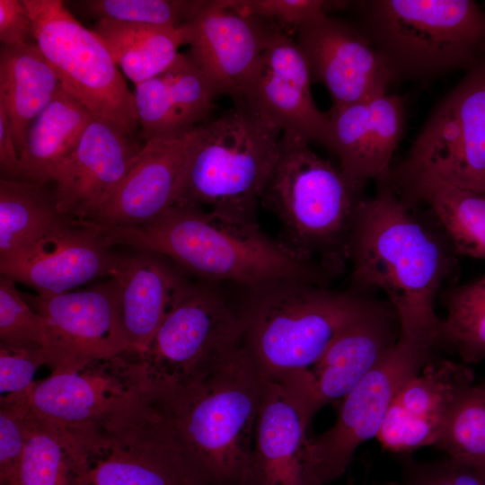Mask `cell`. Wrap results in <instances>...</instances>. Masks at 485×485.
<instances>
[{
  "instance_id": "cell-1",
  "label": "cell",
  "mask_w": 485,
  "mask_h": 485,
  "mask_svg": "<svg viewBox=\"0 0 485 485\" xmlns=\"http://www.w3.org/2000/svg\"><path fill=\"white\" fill-rule=\"evenodd\" d=\"M98 229L109 248L124 245L165 256L208 283L251 289L294 280L327 287L330 278L267 236L256 218L174 205L144 225Z\"/></svg>"
},
{
  "instance_id": "cell-2",
  "label": "cell",
  "mask_w": 485,
  "mask_h": 485,
  "mask_svg": "<svg viewBox=\"0 0 485 485\" xmlns=\"http://www.w3.org/2000/svg\"><path fill=\"white\" fill-rule=\"evenodd\" d=\"M358 209L348 243L353 283L388 297L400 331L441 347L435 300L456 260L388 182Z\"/></svg>"
},
{
  "instance_id": "cell-3",
  "label": "cell",
  "mask_w": 485,
  "mask_h": 485,
  "mask_svg": "<svg viewBox=\"0 0 485 485\" xmlns=\"http://www.w3.org/2000/svg\"><path fill=\"white\" fill-rule=\"evenodd\" d=\"M265 379L241 342L197 384L147 390L198 485H247Z\"/></svg>"
},
{
  "instance_id": "cell-4",
  "label": "cell",
  "mask_w": 485,
  "mask_h": 485,
  "mask_svg": "<svg viewBox=\"0 0 485 485\" xmlns=\"http://www.w3.org/2000/svg\"><path fill=\"white\" fill-rule=\"evenodd\" d=\"M310 143L282 136L279 155L260 201L279 219L280 242L301 260L336 277L348 262V243L363 183L320 157Z\"/></svg>"
},
{
  "instance_id": "cell-5",
  "label": "cell",
  "mask_w": 485,
  "mask_h": 485,
  "mask_svg": "<svg viewBox=\"0 0 485 485\" xmlns=\"http://www.w3.org/2000/svg\"><path fill=\"white\" fill-rule=\"evenodd\" d=\"M244 291L242 343L261 375L275 381L312 366L376 302L356 291L294 280Z\"/></svg>"
},
{
  "instance_id": "cell-6",
  "label": "cell",
  "mask_w": 485,
  "mask_h": 485,
  "mask_svg": "<svg viewBox=\"0 0 485 485\" xmlns=\"http://www.w3.org/2000/svg\"><path fill=\"white\" fill-rule=\"evenodd\" d=\"M357 6V28L395 79L471 69L485 59V12L474 1L373 0Z\"/></svg>"
},
{
  "instance_id": "cell-7",
  "label": "cell",
  "mask_w": 485,
  "mask_h": 485,
  "mask_svg": "<svg viewBox=\"0 0 485 485\" xmlns=\"http://www.w3.org/2000/svg\"><path fill=\"white\" fill-rule=\"evenodd\" d=\"M282 132L244 103L200 126L174 205L256 218L277 163Z\"/></svg>"
},
{
  "instance_id": "cell-8",
  "label": "cell",
  "mask_w": 485,
  "mask_h": 485,
  "mask_svg": "<svg viewBox=\"0 0 485 485\" xmlns=\"http://www.w3.org/2000/svg\"><path fill=\"white\" fill-rule=\"evenodd\" d=\"M239 302L218 284H188L142 356L147 389L168 392L206 379L242 342Z\"/></svg>"
},
{
  "instance_id": "cell-9",
  "label": "cell",
  "mask_w": 485,
  "mask_h": 485,
  "mask_svg": "<svg viewBox=\"0 0 485 485\" xmlns=\"http://www.w3.org/2000/svg\"><path fill=\"white\" fill-rule=\"evenodd\" d=\"M36 44L64 89L93 117L107 119L135 137L139 128L134 93L110 51L61 0H22Z\"/></svg>"
},
{
  "instance_id": "cell-10",
  "label": "cell",
  "mask_w": 485,
  "mask_h": 485,
  "mask_svg": "<svg viewBox=\"0 0 485 485\" xmlns=\"http://www.w3.org/2000/svg\"><path fill=\"white\" fill-rule=\"evenodd\" d=\"M146 390L142 357L128 350L57 366L48 377L35 381L25 393L37 418L83 436L128 414Z\"/></svg>"
},
{
  "instance_id": "cell-11",
  "label": "cell",
  "mask_w": 485,
  "mask_h": 485,
  "mask_svg": "<svg viewBox=\"0 0 485 485\" xmlns=\"http://www.w3.org/2000/svg\"><path fill=\"white\" fill-rule=\"evenodd\" d=\"M438 348L400 332L394 346L343 398L334 425L308 438L304 485H328L346 472L356 449L376 437L400 388L436 357Z\"/></svg>"
},
{
  "instance_id": "cell-12",
  "label": "cell",
  "mask_w": 485,
  "mask_h": 485,
  "mask_svg": "<svg viewBox=\"0 0 485 485\" xmlns=\"http://www.w3.org/2000/svg\"><path fill=\"white\" fill-rule=\"evenodd\" d=\"M419 178L485 194V59L436 106L388 181Z\"/></svg>"
},
{
  "instance_id": "cell-13",
  "label": "cell",
  "mask_w": 485,
  "mask_h": 485,
  "mask_svg": "<svg viewBox=\"0 0 485 485\" xmlns=\"http://www.w3.org/2000/svg\"><path fill=\"white\" fill-rule=\"evenodd\" d=\"M83 485H198L166 419L149 398L113 424L75 436Z\"/></svg>"
},
{
  "instance_id": "cell-14",
  "label": "cell",
  "mask_w": 485,
  "mask_h": 485,
  "mask_svg": "<svg viewBox=\"0 0 485 485\" xmlns=\"http://www.w3.org/2000/svg\"><path fill=\"white\" fill-rule=\"evenodd\" d=\"M22 295L46 321L49 338L48 366L51 370L131 350L115 277L63 294Z\"/></svg>"
},
{
  "instance_id": "cell-15",
  "label": "cell",
  "mask_w": 485,
  "mask_h": 485,
  "mask_svg": "<svg viewBox=\"0 0 485 485\" xmlns=\"http://www.w3.org/2000/svg\"><path fill=\"white\" fill-rule=\"evenodd\" d=\"M275 25L235 8L232 0L200 1L181 26L189 55L213 91L240 101L250 85Z\"/></svg>"
},
{
  "instance_id": "cell-16",
  "label": "cell",
  "mask_w": 485,
  "mask_h": 485,
  "mask_svg": "<svg viewBox=\"0 0 485 485\" xmlns=\"http://www.w3.org/2000/svg\"><path fill=\"white\" fill-rule=\"evenodd\" d=\"M295 33L312 80L326 87L332 108L385 94L395 80L373 43L341 19L322 13L302 22Z\"/></svg>"
},
{
  "instance_id": "cell-17",
  "label": "cell",
  "mask_w": 485,
  "mask_h": 485,
  "mask_svg": "<svg viewBox=\"0 0 485 485\" xmlns=\"http://www.w3.org/2000/svg\"><path fill=\"white\" fill-rule=\"evenodd\" d=\"M400 323L390 303L378 301L343 330L309 368L280 380L310 413L343 399L397 342Z\"/></svg>"
},
{
  "instance_id": "cell-18",
  "label": "cell",
  "mask_w": 485,
  "mask_h": 485,
  "mask_svg": "<svg viewBox=\"0 0 485 485\" xmlns=\"http://www.w3.org/2000/svg\"><path fill=\"white\" fill-rule=\"evenodd\" d=\"M307 61L295 40L275 26L243 101L278 127L282 136L317 142L329 140V118L316 106Z\"/></svg>"
},
{
  "instance_id": "cell-19",
  "label": "cell",
  "mask_w": 485,
  "mask_h": 485,
  "mask_svg": "<svg viewBox=\"0 0 485 485\" xmlns=\"http://www.w3.org/2000/svg\"><path fill=\"white\" fill-rule=\"evenodd\" d=\"M142 146L116 124L94 117L53 181L59 212L76 222L93 219L123 182Z\"/></svg>"
},
{
  "instance_id": "cell-20",
  "label": "cell",
  "mask_w": 485,
  "mask_h": 485,
  "mask_svg": "<svg viewBox=\"0 0 485 485\" xmlns=\"http://www.w3.org/2000/svg\"><path fill=\"white\" fill-rule=\"evenodd\" d=\"M473 382L468 365L436 357L400 388L376 438L395 454L436 445Z\"/></svg>"
},
{
  "instance_id": "cell-21",
  "label": "cell",
  "mask_w": 485,
  "mask_h": 485,
  "mask_svg": "<svg viewBox=\"0 0 485 485\" xmlns=\"http://www.w3.org/2000/svg\"><path fill=\"white\" fill-rule=\"evenodd\" d=\"M123 257L113 253L100 232L68 220L33 247L0 259V272L40 295H57L116 275Z\"/></svg>"
},
{
  "instance_id": "cell-22",
  "label": "cell",
  "mask_w": 485,
  "mask_h": 485,
  "mask_svg": "<svg viewBox=\"0 0 485 485\" xmlns=\"http://www.w3.org/2000/svg\"><path fill=\"white\" fill-rule=\"evenodd\" d=\"M200 126L179 136L152 138L107 205L87 223L99 228L146 224L174 206Z\"/></svg>"
},
{
  "instance_id": "cell-23",
  "label": "cell",
  "mask_w": 485,
  "mask_h": 485,
  "mask_svg": "<svg viewBox=\"0 0 485 485\" xmlns=\"http://www.w3.org/2000/svg\"><path fill=\"white\" fill-rule=\"evenodd\" d=\"M327 148L353 180L381 183L390 179L392 158L404 132L405 106L398 95L382 94L332 108Z\"/></svg>"
},
{
  "instance_id": "cell-24",
  "label": "cell",
  "mask_w": 485,
  "mask_h": 485,
  "mask_svg": "<svg viewBox=\"0 0 485 485\" xmlns=\"http://www.w3.org/2000/svg\"><path fill=\"white\" fill-rule=\"evenodd\" d=\"M312 419L288 385L265 379L247 485H304V450Z\"/></svg>"
},
{
  "instance_id": "cell-25",
  "label": "cell",
  "mask_w": 485,
  "mask_h": 485,
  "mask_svg": "<svg viewBox=\"0 0 485 485\" xmlns=\"http://www.w3.org/2000/svg\"><path fill=\"white\" fill-rule=\"evenodd\" d=\"M114 277L119 286L122 322L128 344L132 351L142 357L189 283L161 255L146 251L123 257Z\"/></svg>"
},
{
  "instance_id": "cell-26",
  "label": "cell",
  "mask_w": 485,
  "mask_h": 485,
  "mask_svg": "<svg viewBox=\"0 0 485 485\" xmlns=\"http://www.w3.org/2000/svg\"><path fill=\"white\" fill-rule=\"evenodd\" d=\"M93 118L61 85L51 102L30 125L13 180L41 185L53 182Z\"/></svg>"
},
{
  "instance_id": "cell-27",
  "label": "cell",
  "mask_w": 485,
  "mask_h": 485,
  "mask_svg": "<svg viewBox=\"0 0 485 485\" xmlns=\"http://www.w3.org/2000/svg\"><path fill=\"white\" fill-rule=\"evenodd\" d=\"M59 77L36 43L0 48V106L5 111L19 152L31 122L61 86Z\"/></svg>"
},
{
  "instance_id": "cell-28",
  "label": "cell",
  "mask_w": 485,
  "mask_h": 485,
  "mask_svg": "<svg viewBox=\"0 0 485 485\" xmlns=\"http://www.w3.org/2000/svg\"><path fill=\"white\" fill-rule=\"evenodd\" d=\"M407 203L429 207L455 254L485 259V196L436 179L419 178L392 188Z\"/></svg>"
},
{
  "instance_id": "cell-29",
  "label": "cell",
  "mask_w": 485,
  "mask_h": 485,
  "mask_svg": "<svg viewBox=\"0 0 485 485\" xmlns=\"http://www.w3.org/2000/svg\"><path fill=\"white\" fill-rule=\"evenodd\" d=\"M92 30L135 85L164 72L186 45L181 27L101 20Z\"/></svg>"
},
{
  "instance_id": "cell-30",
  "label": "cell",
  "mask_w": 485,
  "mask_h": 485,
  "mask_svg": "<svg viewBox=\"0 0 485 485\" xmlns=\"http://www.w3.org/2000/svg\"><path fill=\"white\" fill-rule=\"evenodd\" d=\"M68 220L44 185L1 178L0 259L33 247Z\"/></svg>"
},
{
  "instance_id": "cell-31",
  "label": "cell",
  "mask_w": 485,
  "mask_h": 485,
  "mask_svg": "<svg viewBox=\"0 0 485 485\" xmlns=\"http://www.w3.org/2000/svg\"><path fill=\"white\" fill-rule=\"evenodd\" d=\"M84 474V457L77 438L31 411L19 485H83Z\"/></svg>"
},
{
  "instance_id": "cell-32",
  "label": "cell",
  "mask_w": 485,
  "mask_h": 485,
  "mask_svg": "<svg viewBox=\"0 0 485 485\" xmlns=\"http://www.w3.org/2000/svg\"><path fill=\"white\" fill-rule=\"evenodd\" d=\"M446 317L441 322V347L465 365L485 358V275L454 286L444 296Z\"/></svg>"
},
{
  "instance_id": "cell-33",
  "label": "cell",
  "mask_w": 485,
  "mask_h": 485,
  "mask_svg": "<svg viewBox=\"0 0 485 485\" xmlns=\"http://www.w3.org/2000/svg\"><path fill=\"white\" fill-rule=\"evenodd\" d=\"M200 0H79L67 5L89 19L114 20L179 28L186 23Z\"/></svg>"
},
{
  "instance_id": "cell-34",
  "label": "cell",
  "mask_w": 485,
  "mask_h": 485,
  "mask_svg": "<svg viewBox=\"0 0 485 485\" xmlns=\"http://www.w3.org/2000/svg\"><path fill=\"white\" fill-rule=\"evenodd\" d=\"M0 344L48 354V331L45 319L24 299L15 281L0 278Z\"/></svg>"
},
{
  "instance_id": "cell-35",
  "label": "cell",
  "mask_w": 485,
  "mask_h": 485,
  "mask_svg": "<svg viewBox=\"0 0 485 485\" xmlns=\"http://www.w3.org/2000/svg\"><path fill=\"white\" fill-rule=\"evenodd\" d=\"M435 446L449 455L485 460V390L480 385L459 400Z\"/></svg>"
},
{
  "instance_id": "cell-36",
  "label": "cell",
  "mask_w": 485,
  "mask_h": 485,
  "mask_svg": "<svg viewBox=\"0 0 485 485\" xmlns=\"http://www.w3.org/2000/svg\"><path fill=\"white\" fill-rule=\"evenodd\" d=\"M399 477L380 485H485V460L445 454L419 460L409 454H397Z\"/></svg>"
},
{
  "instance_id": "cell-37",
  "label": "cell",
  "mask_w": 485,
  "mask_h": 485,
  "mask_svg": "<svg viewBox=\"0 0 485 485\" xmlns=\"http://www.w3.org/2000/svg\"><path fill=\"white\" fill-rule=\"evenodd\" d=\"M25 391L0 398V485H19L30 430Z\"/></svg>"
},
{
  "instance_id": "cell-38",
  "label": "cell",
  "mask_w": 485,
  "mask_h": 485,
  "mask_svg": "<svg viewBox=\"0 0 485 485\" xmlns=\"http://www.w3.org/2000/svg\"><path fill=\"white\" fill-rule=\"evenodd\" d=\"M134 100L143 143L152 138L186 133L179 127L169 101L166 83L161 74L136 84Z\"/></svg>"
},
{
  "instance_id": "cell-39",
  "label": "cell",
  "mask_w": 485,
  "mask_h": 485,
  "mask_svg": "<svg viewBox=\"0 0 485 485\" xmlns=\"http://www.w3.org/2000/svg\"><path fill=\"white\" fill-rule=\"evenodd\" d=\"M241 12L260 17L286 31L295 29L304 21L327 13L339 2L322 0H232Z\"/></svg>"
},
{
  "instance_id": "cell-40",
  "label": "cell",
  "mask_w": 485,
  "mask_h": 485,
  "mask_svg": "<svg viewBox=\"0 0 485 485\" xmlns=\"http://www.w3.org/2000/svg\"><path fill=\"white\" fill-rule=\"evenodd\" d=\"M48 364L45 350L13 348L0 344V391L2 395L28 390L37 369Z\"/></svg>"
},
{
  "instance_id": "cell-41",
  "label": "cell",
  "mask_w": 485,
  "mask_h": 485,
  "mask_svg": "<svg viewBox=\"0 0 485 485\" xmlns=\"http://www.w3.org/2000/svg\"><path fill=\"white\" fill-rule=\"evenodd\" d=\"M0 41L5 47L36 43L33 25L22 0H0Z\"/></svg>"
},
{
  "instance_id": "cell-42",
  "label": "cell",
  "mask_w": 485,
  "mask_h": 485,
  "mask_svg": "<svg viewBox=\"0 0 485 485\" xmlns=\"http://www.w3.org/2000/svg\"><path fill=\"white\" fill-rule=\"evenodd\" d=\"M19 152L3 107L0 106V168L1 178L15 179L19 164Z\"/></svg>"
},
{
  "instance_id": "cell-43",
  "label": "cell",
  "mask_w": 485,
  "mask_h": 485,
  "mask_svg": "<svg viewBox=\"0 0 485 485\" xmlns=\"http://www.w3.org/2000/svg\"><path fill=\"white\" fill-rule=\"evenodd\" d=\"M480 386H481L483 390H485V382L482 383L481 384H480Z\"/></svg>"
}]
</instances>
